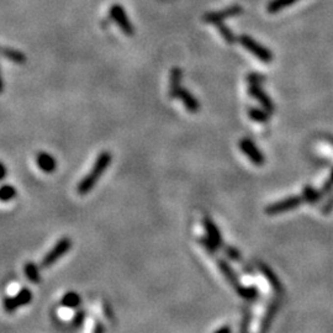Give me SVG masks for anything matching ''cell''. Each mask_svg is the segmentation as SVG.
Masks as SVG:
<instances>
[{"mask_svg": "<svg viewBox=\"0 0 333 333\" xmlns=\"http://www.w3.org/2000/svg\"><path fill=\"white\" fill-rule=\"evenodd\" d=\"M248 93L252 98H255L256 100L259 102V104L262 105V107L267 111H269L270 114H273L275 110L274 102L270 99V97H268L267 93L260 88L259 84H248Z\"/></svg>", "mask_w": 333, "mask_h": 333, "instance_id": "8", "label": "cell"}, {"mask_svg": "<svg viewBox=\"0 0 333 333\" xmlns=\"http://www.w3.org/2000/svg\"><path fill=\"white\" fill-rule=\"evenodd\" d=\"M72 239L68 237H63V238L59 239L56 244H54L53 248L47 253L44 257L42 262H41V267L42 268H50L57 262V260L61 259L64 255L68 253L69 249L72 248Z\"/></svg>", "mask_w": 333, "mask_h": 333, "instance_id": "3", "label": "cell"}, {"mask_svg": "<svg viewBox=\"0 0 333 333\" xmlns=\"http://www.w3.org/2000/svg\"><path fill=\"white\" fill-rule=\"evenodd\" d=\"M32 300V293L27 287L21 289L15 296H9L3 300V307L6 312L11 313L14 311L18 310L21 306H26L31 303Z\"/></svg>", "mask_w": 333, "mask_h": 333, "instance_id": "5", "label": "cell"}, {"mask_svg": "<svg viewBox=\"0 0 333 333\" xmlns=\"http://www.w3.org/2000/svg\"><path fill=\"white\" fill-rule=\"evenodd\" d=\"M333 210V195L331 196L330 199H328L327 201H326V204L325 205L322 206V209H321V211L323 212V214H330L331 211Z\"/></svg>", "mask_w": 333, "mask_h": 333, "instance_id": "31", "label": "cell"}, {"mask_svg": "<svg viewBox=\"0 0 333 333\" xmlns=\"http://www.w3.org/2000/svg\"><path fill=\"white\" fill-rule=\"evenodd\" d=\"M304 203L303 195H294L287 196V198L282 199V200L277 201V203L269 204L264 209V212L268 216H275V215L282 214V212H287L290 210L298 209L299 206Z\"/></svg>", "mask_w": 333, "mask_h": 333, "instance_id": "2", "label": "cell"}, {"mask_svg": "<svg viewBox=\"0 0 333 333\" xmlns=\"http://www.w3.org/2000/svg\"><path fill=\"white\" fill-rule=\"evenodd\" d=\"M232 331V328L230 326H224V327H220L216 330V333H230Z\"/></svg>", "mask_w": 333, "mask_h": 333, "instance_id": "33", "label": "cell"}, {"mask_svg": "<svg viewBox=\"0 0 333 333\" xmlns=\"http://www.w3.org/2000/svg\"><path fill=\"white\" fill-rule=\"evenodd\" d=\"M80 296L76 293V291H68L67 294H64V296L61 300V305L64 306L67 308H77L80 305Z\"/></svg>", "mask_w": 333, "mask_h": 333, "instance_id": "19", "label": "cell"}, {"mask_svg": "<svg viewBox=\"0 0 333 333\" xmlns=\"http://www.w3.org/2000/svg\"><path fill=\"white\" fill-rule=\"evenodd\" d=\"M0 56L5 57L6 59L16 64L26 63V56L23 52L18 51V50L9 49V47H0Z\"/></svg>", "mask_w": 333, "mask_h": 333, "instance_id": "17", "label": "cell"}, {"mask_svg": "<svg viewBox=\"0 0 333 333\" xmlns=\"http://www.w3.org/2000/svg\"><path fill=\"white\" fill-rule=\"evenodd\" d=\"M4 90V83H3V79H1V73H0V94L3 93Z\"/></svg>", "mask_w": 333, "mask_h": 333, "instance_id": "35", "label": "cell"}, {"mask_svg": "<svg viewBox=\"0 0 333 333\" xmlns=\"http://www.w3.org/2000/svg\"><path fill=\"white\" fill-rule=\"evenodd\" d=\"M224 251H225V255L227 256V257L230 258V259L232 260H239L241 259V253H239L238 249H236L234 247H231V246H225L224 244Z\"/></svg>", "mask_w": 333, "mask_h": 333, "instance_id": "27", "label": "cell"}, {"mask_svg": "<svg viewBox=\"0 0 333 333\" xmlns=\"http://www.w3.org/2000/svg\"><path fill=\"white\" fill-rule=\"evenodd\" d=\"M94 331L95 332H99V331H105V328L102 327V326H100V323L98 322V326H97V328H94Z\"/></svg>", "mask_w": 333, "mask_h": 333, "instance_id": "36", "label": "cell"}, {"mask_svg": "<svg viewBox=\"0 0 333 333\" xmlns=\"http://www.w3.org/2000/svg\"><path fill=\"white\" fill-rule=\"evenodd\" d=\"M239 42H241L242 46L249 51L251 53L255 54L259 61L264 62V63H270L273 61V53L268 49H265L264 46H262L260 44H258L257 41L253 40L251 36L248 35H242L239 36Z\"/></svg>", "mask_w": 333, "mask_h": 333, "instance_id": "4", "label": "cell"}, {"mask_svg": "<svg viewBox=\"0 0 333 333\" xmlns=\"http://www.w3.org/2000/svg\"><path fill=\"white\" fill-rule=\"evenodd\" d=\"M112 155L111 153L104 151V152L100 153L98 155L97 160H95L94 165L92 167L89 172H88L87 176L79 181L78 186H77V191H78L79 195H87L95 185L99 181V179L102 178V174L106 172V169L109 168L110 163H111Z\"/></svg>", "mask_w": 333, "mask_h": 333, "instance_id": "1", "label": "cell"}, {"mask_svg": "<svg viewBox=\"0 0 333 333\" xmlns=\"http://www.w3.org/2000/svg\"><path fill=\"white\" fill-rule=\"evenodd\" d=\"M239 150L246 154V157L248 158L253 164L258 165V167H262L265 163V157L263 154L262 151L256 146V143L249 138H243V140L239 141L238 143Z\"/></svg>", "mask_w": 333, "mask_h": 333, "instance_id": "6", "label": "cell"}, {"mask_svg": "<svg viewBox=\"0 0 333 333\" xmlns=\"http://www.w3.org/2000/svg\"><path fill=\"white\" fill-rule=\"evenodd\" d=\"M176 99L180 100L189 112L195 114V112H198L199 110H200V104H199L198 99H196L189 90L184 89V88H180V89H179V92L177 93Z\"/></svg>", "mask_w": 333, "mask_h": 333, "instance_id": "14", "label": "cell"}, {"mask_svg": "<svg viewBox=\"0 0 333 333\" xmlns=\"http://www.w3.org/2000/svg\"><path fill=\"white\" fill-rule=\"evenodd\" d=\"M6 168H5V165L3 164V163L0 162V181L3 180V179H5L6 178Z\"/></svg>", "mask_w": 333, "mask_h": 333, "instance_id": "32", "label": "cell"}, {"mask_svg": "<svg viewBox=\"0 0 333 333\" xmlns=\"http://www.w3.org/2000/svg\"><path fill=\"white\" fill-rule=\"evenodd\" d=\"M270 115L272 114L263 109V107H260V109H258V107H249L248 109L249 119L253 120V121L262 122V124H265V122L269 121Z\"/></svg>", "mask_w": 333, "mask_h": 333, "instance_id": "18", "label": "cell"}, {"mask_svg": "<svg viewBox=\"0 0 333 333\" xmlns=\"http://www.w3.org/2000/svg\"><path fill=\"white\" fill-rule=\"evenodd\" d=\"M216 263H217V267H219L220 272L222 273V275L226 278L227 282H229L230 284H231V286H233V289L237 291V290L242 286V284H241V282H239L238 277H237L236 272L232 269L231 265H230L225 259H221V258H220V259H216Z\"/></svg>", "mask_w": 333, "mask_h": 333, "instance_id": "13", "label": "cell"}, {"mask_svg": "<svg viewBox=\"0 0 333 333\" xmlns=\"http://www.w3.org/2000/svg\"><path fill=\"white\" fill-rule=\"evenodd\" d=\"M181 78H183V71L178 67L172 68L171 77H169V97L172 99H176L177 93L181 88Z\"/></svg>", "mask_w": 333, "mask_h": 333, "instance_id": "16", "label": "cell"}, {"mask_svg": "<svg viewBox=\"0 0 333 333\" xmlns=\"http://www.w3.org/2000/svg\"><path fill=\"white\" fill-rule=\"evenodd\" d=\"M242 13V8H239L238 5L234 6H230V8L225 9L222 11H216V13H210L207 15L204 16V20L206 23L210 24H217L221 23L222 20H225L226 18H231V16L238 15V14Z\"/></svg>", "mask_w": 333, "mask_h": 333, "instance_id": "12", "label": "cell"}, {"mask_svg": "<svg viewBox=\"0 0 333 333\" xmlns=\"http://www.w3.org/2000/svg\"><path fill=\"white\" fill-rule=\"evenodd\" d=\"M247 80H248V84H262V81L264 80V76H260V74L252 73L248 74L247 77Z\"/></svg>", "mask_w": 333, "mask_h": 333, "instance_id": "30", "label": "cell"}, {"mask_svg": "<svg viewBox=\"0 0 333 333\" xmlns=\"http://www.w3.org/2000/svg\"><path fill=\"white\" fill-rule=\"evenodd\" d=\"M280 295H278L277 298L273 299L272 301H270V304L268 305L267 310H265V313L264 316H263L262 321H260V327L259 330L262 331V332H267L268 330L270 328V326H272L273 321H274L275 316H277L278 311H279L280 308Z\"/></svg>", "mask_w": 333, "mask_h": 333, "instance_id": "9", "label": "cell"}, {"mask_svg": "<svg viewBox=\"0 0 333 333\" xmlns=\"http://www.w3.org/2000/svg\"><path fill=\"white\" fill-rule=\"evenodd\" d=\"M85 317H87V315H85V311H79V312H77L76 316L73 317V326H74V327H76V328L80 327V326L84 323Z\"/></svg>", "mask_w": 333, "mask_h": 333, "instance_id": "29", "label": "cell"}, {"mask_svg": "<svg viewBox=\"0 0 333 333\" xmlns=\"http://www.w3.org/2000/svg\"><path fill=\"white\" fill-rule=\"evenodd\" d=\"M24 272H25V275L27 277V279L30 280L31 282L33 284H38L41 282V275H40V270H38V267L32 262L26 263L25 267H24Z\"/></svg>", "mask_w": 333, "mask_h": 333, "instance_id": "20", "label": "cell"}, {"mask_svg": "<svg viewBox=\"0 0 333 333\" xmlns=\"http://www.w3.org/2000/svg\"><path fill=\"white\" fill-rule=\"evenodd\" d=\"M199 242H200L201 246L206 249V252L210 253L211 256H214L215 253L217 252V249L220 248V247L217 246L216 243H214L209 237H201V238L199 239Z\"/></svg>", "mask_w": 333, "mask_h": 333, "instance_id": "26", "label": "cell"}, {"mask_svg": "<svg viewBox=\"0 0 333 333\" xmlns=\"http://www.w3.org/2000/svg\"><path fill=\"white\" fill-rule=\"evenodd\" d=\"M251 321H252V313H251V311L246 308L243 312V317H242L239 331H241V332H247L249 328V323H251Z\"/></svg>", "mask_w": 333, "mask_h": 333, "instance_id": "28", "label": "cell"}, {"mask_svg": "<svg viewBox=\"0 0 333 333\" xmlns=\"http://www.w3.org/2000/svg\"><path fill=\"white\" fill-rule=\"evenodd\" d=\"M303 198L305 203L315 204L322 198V194H321L320 190H316V189L312 188L311 185H306L303 191Z\"/></svg>", "mask_w": 333, "mask_h": 333, "instance_id": "22", "label": "cell"}, {"mask_svg": "<svg viewBox=\"0 0 333 333\" xmlns=\"http://www.w3.org/2000/svg\"><path fill=\"white\" fill-rule=\"evenodd\" d=\"M296 1H299V0H272V1L268 4L267 10H268V13H270V14L278 13V11L286 8V6L291 5V4H295Z\"/></svg>", "mask_w": 333, "mask_h": 333, "instance_id": "23", "label": "cell"}, {"mask_svg": "<svg viewBox=\"0 0 333 333\" xmlns=\"http://www.w3.org/2000/svg\"><path fill=\"white\" fill-rule=\"evenodd\" d=\"M203 226H204V229H205V232H206V234H207V237H209V238L211 239L214 243H216L220 248L224 247V238H222L221 232H220L219 227H217V225L215 224L214 220L210 219L209 216H205L203 219Z\"/></svg>", "mask_w": 333, "mask_h": 333, "instance_id": "11", "label": "cell"}, {"mask_svg": "<svg viewBox=\"0 0 333 333\" xmlns=\"http://www.w3.org/2000/svg\"><path fill=\"white\" fill-rule=\"evenodd\" d=\"M37 165L45 173H53L57 168V160L50 153L40 152L37 155Z\"/></svg>", "mask_w": 333, "mask_h": 333, "instance_id": "15", "label": "cell"}, {"mask_svg": "<svg viewBox=\"0 0 333 333\" xmlns=\"http://www.w3.org/2000/svg\"><path fill=\"white\" fill-rule=\"evenodd\" d=\"M216 26H217V30H219V32L221 33V36L224 37V40L226 41L227 44L231 45V44H234V42H236V37H234L233 32H232V31L230 30V28L227 27L226 25H224V24H222V21H221V23H217Z\"/></svg>", "mask_w": 333, "mask_h": 333, "instance_id": "25", "label": "cell"}, {"mask_svg": "<svg viewBox=\"0 0 333 333\" xmlns=\"http://www.w3.org/2000/svg\"><path fill=\"white\" fill-rule=\"evenodd\" d=\"M110 16H111L112 20L119 25V27L124 31L126 35H132L133 33V26L130 23L128 18V14L124 10L121 5L119 4H115L110 8Z\"/></svg>", "mask_w": 333, "mask_h": 333, "instance_id": "7", "label": "cell"}, {"mask_svg": "<svg viewBox=\"0 0 333 333\" xmlns=\"http://www.w3.org/2000/svg\"><path fill=\"white\" fill-rule=\"evenodd\" d=\"M16 196V189L10 184H5V185L0 186V201L3 203H8V201L13 200Z\"/></svg>", "mask_w": 333, "mask_h": 333, "instance_id": "24", "label": "cell"}, {"mask_svg": "<svg viewBox=\"0 0 333 333\" xmlns=\"http://www.w3.org/2000/svg\"><path fill=\"white\" fill-rule=\"evenodd\" d=\"M325 140L327 141V142H330L331 145L333 146V136H330V135H327V136H325Z\"/></svg>", "mask_w": 333, "mask_h": 333, "instance_id": "34", "label": "cell"}, {"mask_svg": "<svg viewBox=\"0 0 333 333\" xmlns=\"http://www.w3.org/2000/svg\"><path fill=\"white\" fill-rule=\"evenodd\" d=\"M330 179L332 180V183H333V169H332V172H331V176H330Z\"/></svg>", "mask_w": 333, "mask_h": 333, "instance_id": "37", "label": "cell"}, {"mask_svg": "<svg viewBox=\"0 0 333 333\" xmlns=\"http://www.w3.org/2000/svg\"><path fill=\"white\" fill-rule=\"evenodd\" d=\"M236 293L238 294V296H241L242 299L247 301H255L259 295V291H258L256 286H243V285L237 290Z\"/></svg>", "mask_w": 333, "mask_h": 333, "instance_id": "21", "label": "cell"}, {"mask_svg": "<svg viewBox=\"0 0 333 333\" xmlns=\"http://www.w3.org/2000/svg\"><path fill=\"white\" fill-rule=\"evenodd\" d=\"M258 268H259V270L262 272V274L264 275L267 282H269L270 287L274 290V293L277 294V295H282V294L284 293V286H282V282L279 280L278 275L274 273V270H273L269 265L265 264V263H258Z\"/></svg>", "mask_w": 333, "mask_h": 333, "instance_id": "10", "label": "cell"}]
</instances>
